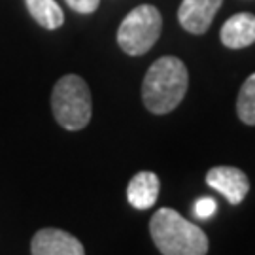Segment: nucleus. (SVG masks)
<instances>
[{"label": "nucleus", "instance_id": "obj_4", "mask_svg": "<svg viewBox=\"0 0 255 255\" xmlns=\"http://www.w3.org/2000/svg\"><path fill=\"white\" fill-rule=\"evenodd\" d=\"M163 19L155 6L142 4L134 8L118 28V44L127 55L147 53L161 36Z\"/></svg>", "mask_w": 255, "mask_h": 255}, {"label": "nucleus", "instance_id": "obj_7", "mask_svg": "<svg viewBox=\"0 0 255 255\" xmlns=\"http://www.w3.org/2000/svg\"><path fill=\"white\" fill-rule=\"evenodd\" d=\"M221 2L223 0H182V6L178 9L180 25L191 34H204Z\"/></svg>", "mask_w": 255, "mask_h": 255}, {"label": "nucleus", "instance_id": "obj_13", "mask_svg": "<svg viewBox=\"0 0 255 255\" xmlns=\"http://www.w3.org/2000/svg\"><path fill=\"white\" fill-rule=\"evenodd\" d=\"M66 4L78 13H93L99 8L101 0H66Z\"/></svg>", "mask_w": 255, "mask_h": 255}, {"label": "nucleus", "instance_id": "obj_2", "mask_svg": "<svg viewBox=\"0 0 255 255\" xmlns=\"http://www.w3.org/2000/svg\"><path fill=\"white\" fill-rule=\"evenodd\" d=\"M149 233L163 255H206L208 237L199 225L172 208H161L149 221Z\"/></svg>", "mask_w": 255, "mask_h": 255}, {"label": "nucleus", "instance_id": "obj_3", "mask_svg": "<svg viewBox=\"0 0 255 255\" xmlns=\"http://www.w3.org/2000/svg\"><path fill=\"white\" fill-rule=\"evenodd\" d=\"M51 110L57 123L66 130H82L91 119V91L76 74H66L55 83Z\"/></svg>", "mask_w": 255, "mask_h": 255}, {"label": "nucleus", "instance_id": "obj_11", "mask_svg": "<svg viewBox=\"0 0 255 255\" xmlns=\"http://www.w3.org/2000/svg\"><path fill=\"white\" fill-rule=\"evenodd\" d=\"M237 114L246 125H255V72L248 76L238 91Z\"/></svg>", "mask_w": 255, "mask_h": 255}, {"label": "nucleus", "instance_id": "obj_12", "mask_svg": "<svg viewBox=\"0 0 255 255\" xmlns=\"http://www.w3.org/2000/svg\"><path fill=\"white\" fill-rule=\"evenodd\" d=\"M216 201L212 199V197H202L199 201L195 202V214H197V218L201 219H208L212 218L214 214H216Z\"/></svg>", "mask_w": 255, "mask_h": 255}, {"label": "nucleus", "instance_id": "obj_5", "mask_svg": "<svg viewBox=\"0 0 255 255\" xmlns=\"http://www.w3.org/2000/svg\"><path fill=\"white\" fill-rule=\"evenodd\" d=\"M32 255H85L83 244L63 229H40L30 242Z\"/></svg>", "mask_w": 255, "mask_h": 255}, {"label": "nucleus", "instance_id": "obj_1", "mask_svg": "<svg viewBox=\"0 0 255 255\" xmlns=\"http://www.w3.org/2000/svg\"><path fill=\"white\" fill-rule=\"evenodd\" d=\"M189 74L185 64L176 57H161L147 70L142 83V99L149 112L168 114L183 101Z\"/></svg>", "mask_w": 255, "mask_h": 255}, {"label": "nucleus", "instance_id": "obj_8", "mask_svg": "<svg viewBox=\"0 0 255 255\" xmlns=\"http://www.w3.org/2000/svg\"><path fill=\"white\" fill-rule=\"evenodd\" d=\"M219 38L225 47L242 49L255 42V15L252 13H237L225 21L221 27Z\"/></svg>", "mask_w": 255, "mask_h": 255}, {"label": "nucleus", "instance_id": "obj_6", "mask_svg": "<svg viewBox=\"0 0 255 255\" xmlns=\"http://www.w3.org/2000/svg\"><path fill=\"white\" fill-rule=\"evenodd\" d=\"M206 183L221 193L231 204H240L250 191V180L240 168L235 166H214L206 174Z\"/></svg>", "mask_w": 255, "mask_h": 255}, {"label": "nucleus", "instance_id": "obj_9", "mask_svg": "<svg viewBox=\"0 0 255 255\" xmlns=\"http://www.w3.org/2000/svg\"><path fill=\"white\" fill-rule=\"evenodd\" d=\"M159 189H161V183L157 174L144 170V172H138L128 182L127 199L136 210H149L157 202Z\"/></svg>", "mask_w": 255, "mask_h": 255}, {"label": "nucleus", "instance_id": "obj_10", "mask_svg": "<svg viewBox=\"0 0 255 255\" xmlns=\"http://www.w3.org/2000/svg\"><path fill=\"white\" fill-rule=\"evenodd\" d=\"M27 8L40 27L55 30L64 23V13L55 0H27Z\"/></svg>", "mask_w": 255, "mask_h": 255}]
</instances>
